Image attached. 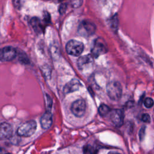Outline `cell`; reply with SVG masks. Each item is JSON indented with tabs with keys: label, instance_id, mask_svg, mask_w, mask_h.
<instances>
[{
	"label": "cell",
	"instance_id": "6da1fadb",
	"mask_svg": "<svg viewBox=\"0 0 154 154\" xmlns=\"http://www.w3.org/2000/svg\"><path fill=\"white\" fill-rule=\"evenodd\" d=\"M106 90L109 97L114 101L119 100L122 94V87L118 81L109 82L106 85Z\"/></svg>",
	"mask_w": 154,
	"mask_h": 154
},
{
	"label": "cell",
	"instance_id": "7a4b0ae2",
	"mask_svg": "<svg viewBox=\"0 0 154 154\" xmlns=\"http://www.w3.org/2000/svg\"><path fill=\"white\" fill-rule=\"evenodd\" d=\"M37 123L35 120H31L22 124L17 130V134L19 136L28 137L31 136L36 131Z\"/></svg>",
	"mask_w": 154,
	"mask_h": 154
},
{
	"label": "cell",
	"instance_id": "3957f363",
	"mask_svg": "<svg viewBox=\"0 0 154 154\" xmlns=\"http://www.w3.org/2000/svg\"><path fill=\"white\" fill-rule=\"evenodd\" d=\"M96 30V26L93 22L84 20L79 23L78 28V33L81 36L88 37L93 35Z\"/></svg>",
	"mask_w": 154,
	"mask_h": 154
},
{
	"label": "cell",
	"instance_id": "277c9868",
	"mask_svg": "<svg viewBox=\"0 0 154 154\" xmlns=\"http://www.w3.org/2000/svg\"><path fill=\"white\" fill-rule=\"evenodd\" d=\"M84 44L78 40H69L66 46V49L67 52L73 56L80 55L84 51Z\"/></svg>",
	"mask_w": 154,
	"mask_h": 154
},
{
	"label": "cell",
	"instance_id": "5b68a950",
	"mask_svg": "<svg viewBox=\"0 0 154 154\" xmlns=\"http://www.w3.org/2000/svg\"><path fill=\"white\" fill-rule=\"evenodd\" d=\"M17 50L11 46L0 48V61L7 62L14 60L17 56Z\"/></svg>",
	"mask_w": 154,
	"mask_h": 154
},
{
	"label": "cell",
	"instance_id": "8992f818",
	"mask_svg": "<svg viewBox=\"0 0 154 154\" xmlns=\"http://www.w3.org/2000/svg\"><path fill=\"white\" fill-rule=\"evenodd\" d=\"M107 52V48L105 42L102 38H97L95 40L93 46L91 50V55L93 58H97Z\"/></svg>",
	"mask_w": 154,
	"mask_h": 154
},
{
	"label": "cell",
	"instance_id": "52a82bcc",
	"mask_svg": "<svg viewBox=\"0 0 154 154\" xmlns=\"http://www.w3.org/2000/svg\"><path fill=\"white\" fill-rule=\"evenodd\" d=\"M71 111L73 114L77 117L84 116L86 109V104L84 100L79 99L74 101L71 105Z\"/></svg>",
	"mask_w": 154,
	"mask_h": 154
},
{
	"label": "cell",
	"instance_id": "ba28073f",
	"mask_svg": "<svg viewBox=\"0 0 154 154\" xmlns=\"http://www.w3.org/2000/svg\"><path fill=\"white\" fill-rule=\"evenodd\" d=\"M110 112V119L116 127H120L123 124L124 113L120 109H113Z\"/></svg>",
	"mask_w": 154,
	"mask_h": 154
},
{
	"label": "cell",
	"instance_id": "9c48e42d",
	"mask_svg": "<svg viewBox=\"0 0 154 154\" xmlns=\"http://www.w3.org/2000/svg\"><path fill=\"white\" fill-rule=\"evenodd\" d=\"M13 128L11 125L7 122L0 124V140L9 139L12 137Z\"/></svg>",
	"mask_w": 154,
	"mask_h": 154
},
{
	"label": "cell",
	"instance_id": "30bf717a",
	"mask_svg": "<svg viewBox=\"0 0 154 154\" xmlns=\"http://www.w3.org/2000/svg\"><path fill=\"white\" fill-rule=\"evenodd\" d=\"M81 85L82 84L78 79H72L64 85L63 88V91L65 94L72 93L78 90Z\"/></svg>",
	"mask_w": 154,
	"mask_h": 154
},
{
	"label": "cell",
	"instance_id": "8fae6325",
	"mask_svg": "<svg viewBox=\"0 0 154 154\" xmlns=\"http://www.w3.org/2000/svg\"><path fill=\"white\" fill-rule=\"evenodd\" d=\"M52 123V114L50 111H46L40 119V125L43 129H48Z\"/></svg>",
	"mask_w": 154,
	"mask_h": 154
},
{
	"label": "cell",
	"instance_id": "7c38bea8",
	"mask_svg": "<svg viewBox=\"0 0 154 154\" xmlns=\"http://www.w3.org/2000/svg\"><path fill=\"white\" fill-rule=\"evenodd\" d=\"M93 62V57L91 54L85 55L80 57L77 61V66L78 68L82 70L86 65H88Z\"/></svg>",
	"mask_w": 154,
	"mask_h": 154
},
{
	"label": "cell",
	"instance_id": "4fadbf2b",
	"mask_svg": "<svg viewBox=\"0 0 154 154\" xmlns=\"http://www.w3.org/2000/svg\"><path fill=\"white\" fill-rule=\"evenodd\" d=\"M30 24L33 29L36 32H40L43 31V25L40 20L37 17H33L30 20Z\"/></svg>",
	"mask_w": 154,
	"mask_h": 154
},
{
	"label": "cell",
	"instance_id": "5bb4252c",
	"mask_svg": "<svg viewBox=\"0 0 154 154\" xmlns=\"http://www.w3.org/2000/svg\"><path fill=\"white\" fill-rule=\"evenodd\" d=\"M110 111H111L110 108L108 105H106L104 103L101 104L99 106V109H98L99 114H100V116H101L102 117H104V116H106L109 113Z\"/></svg>",
	"mask_w": 154,
	"mask_h": 154
},
{
	"label": "cell",
	"instance_id": "9a60e30c",
	"mask_svg": "<svg viewBox=\"0 0 154 154\" xmlns=\"http://www.w3.org/2000/svg\"><path fill=\"white\" fill-rule=\"evenodd\" d=\"M17 54H18V60L21 63L24 64H28L29 63V60L25 52H17Z\"/></svg>",
	"mask_w": 154,
	"mask_h": 154
},
{
	"label": "cell",
	"instance_id": "2e32d148",
	"mask_svg": "<svg viewBox=\"0 0 154 154\" xmlns=\"http://www.w3.org/2000/svg\"><path fill=\"white\" fill-rule=\"evenodd\" d=\"M118 23H119L118 19H117V17L116 15L113 16L111 19H110V20H109V26L112 29L116 30V29H117Z\"/></svg>",
	"mask_w": 154,
	"mask_h": 154
},
{
	"label": "cell",
	"instance_id": "e0dca14e",
	"mask_svg": "<svg viewBox=\"0 0 154 154\" xmlns=\"http://www.w3.org/2000/svg\"><path fill=\"white\" fill-rule=\"evenodd\" d=\"M96 150L93 147L90 145H86L84 147V153H96Z\"/></svg>",
	"mask_w": 154,
	"mask_h": 154
},
{
	"label": "cell",
	"instance_id": "ac0fdd59",
	"mask_svg": "<svg viewBox=\"0 0 154 154\" xmlns=\"http://www.w3.org/2000/svg\"><path fill=\"white\" fill-rule=\"evenodd\" d=\"M70 2L73 8H79L82 5L83 0H70Z\"/></svg>",
	"mask_w": 154,
	"mask_h": 154
},
{
	"label": "cell",
	"instance_id": "d6986e66",
	"mask_svg": "<svg viewBox=\"0 0 154 154\" xmlns=\"http://www.w3.org/2000/svg\"><path fill=\"white\" fill-rule=\"evenodd\" d=\"M144 105L146 108H151L153 105V100L150 97H147L144 100Z\"/></svg>",
	"mask_w": 154,
	"mask_h": 154
},
{
	"label": "cell",
	"instance_id": "ffe728a7",
	"mask_svg": "<svg viewBox=\"0 0 154 154\" xmlns=\"http://www.w3.org/2000/svg\"><path fill=\"white\" fill-rule=\"evenodd\" d=\"M145 130H146V126H143L141 128V129H140V131H139V138L140 140V141H142L144 137V135H145Z\"/></svg>",
	"mask_w": 154,
	"mask_h": 154
},
{
	"label": "cell",
	"instance_id": "44dd1931",
	"mask_svg": "<svg viewBox=\"0 0 154 154\" xmlns=\"http://www.w3.org/2000/svg\"><path fill=\"white\" fill-rule=\"evenodd\" d=\"M142 120L145 123H149L150 122V117L148 114H144L142 116Z\"/></svg>",
	"mask_w": 154,
	"mask_h": 154
},
{
	"label": "cell",
	"instance_id": "7402d4cb",
	"mask_svg": "<svg viewBox=\"0 0 154 154\" xmlns=\"http://www.w3.org/2000/svg\"><path fill=\"white\" fill-rule=\"evenodd\" d=\"M67 8V5L66 4H62L60 5V8H59V12L60 14H63Z\"/></svg>",
	"mask_w": 154,
	"mask_h": 154
},
{
	"label": "cell",
	"instance_id": "603a6c76",
	"mask_svg": "<svg viewBox=\"0 0 154 154\" xmlns=\"http://www.w3.org/2000/svg\"><path fill=\"white\" fill-rule=\"evenodd\" d=\"M13 6L17 8L20 9V0H12Z\"/></svg>",
	"mask_w": 154,
	"mask_h": 154
},
{
	"label": "cell",
	"instance_id": "cb8c5ba5",
	"mask_svg": "<svg viewBox=\"0 0 154 154\" xmlns=\"http://www.w3.org/2000/svg\"><path fill=\"white\" fill-rule=\"evenodd\" d=\"M7 152H7L4 148L0 147V153L3 154V153H7Z\"/></svg>",
	"mask_w": 154,
	"mask_h": 154
}]
</instances>
